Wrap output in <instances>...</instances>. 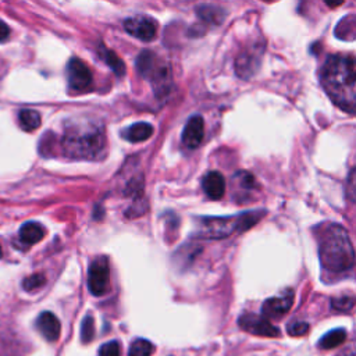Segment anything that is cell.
Listing matches in <instances>:
<instances>
[{
  "label": "cell",
  "mask_w": 356,
  "mask_h": 356,
  "mask_svg": "<svg viewBox=\"0 0 356 356\" xmlns=\"http://www.w3.org/2000/svg\"><path fill=\"white\" fill-rule=\"evenodd\" d=\"M355 60L350 56L332 54L323 67L321 85L331 100L348 113L355 111Z\"/></svg>",
  "instance_id": "obj_1"
},
{
  "label": "cell",
  "mask_w": 356,
  "mask_h": 356,
  "mask_svg": "<svg viewBox=\"0 0 356 356\" xmlns=\"http://www.w3.org/2000/svg\"><path fill=\"white\" fill-rule=\"evenodd\" d=\"M65 156L79 160H100L107 152L106 132L102 124L85 122L65 131L61 138Z\"/></svg>",
  "instance_id": "obj_2"
},
{
  "label": "cell",
  "mask_w": 356,
  "mask_h": 356,
  "mask_svg": "<svg viewBox=\"0 0 356 356\" xmlns=\"http://www.w3.org/2000/svg\"><path fill=\"white\" fill-rule=\"evenodd\" d=\"M318 254L321 266L331 273L350 270L355 261V252L346 229L337 224L328 225L320 234Z\"/></svg>",
  "instance_id": "obj_3"
},
{
  "label": "cell",
  "mask_w": 356,
  "mask_h": 356,
  "mask_svg": "<svg viewBox=\"0 0 356 356\" xmlns=\"http://www.w3.org/2000/svg\"><path fill=\"white\" fill-rule=\"evenodd\" d=\"M264 210H249L229 217H200L197 218L196 236L203 239H221L232 234H239L263 218Z\"/></svg>",
  "instance_id": "obj_4"
},
{
  "label": "cell",
  "mask_w": 356,
  "mask_h": 356,
  "mask_svg": "<svg viewBox=\"0 0 356 356\" xmlns=\"http://www.w3.org/2000/svg\"><path fill=\"white\" fill-rule=\"evenodd\" d=\"M136 68L142 76L150 81L154 95L161 97L170 92L171 70L165 63L160 61L153 51H142L136 60Z\"/></svg>",
  "instance_id": "obj_5"
},
{
  "label": "cell",
  "mask_w": 356,
  "mask_h": 356,
  "mask_svg": "<svg viewBox=\"0 0 356 356\" xmlns=\"http://www.w3.org/2000/svg\"><path fill=\"white\" fill-rule=\"evenodd\" d=\"M88 288L92 295L102 296L110 289V267L104 256L95 259L88 271Z\"/></svg>",
  "instance_id": "obj_6"
},
{
  "label": "cell",
  "mask_w": 356,
  "mask_h": 356,
  "mask_svg": "<svg viewBox=\"0 0 356 356\" xmlns=\"http://www.w3.org/2000/svg\"><path fill=\"white\" fill-rule=\"evenodd\" d=\"M67 78H68L70 89L75 92L89 90L93 83V78L89 67L79 58H71L68 61Z\"/></svg>",
  "instance_id": "obj_7"
},
{
  "label": "cell",
  "mask_w": 356,
  "mask_h": 356,
  "mask_svg": "<svg viewBox=\"0 0 356 356\" xmlns=\"http://www.w3.org/2000/svg\"><path fill=\"white\" fill-rule=\"evenodd\" d=\"M239 327L257 337H268V338H277L281 335L280 330L273 325L268 320H266L263 316H257L253 313H245L238 320Z\"/></svg>",
  "instance_id": "obj_8"
},
{
  "label": "cell",
  "mask_w": 356,
  "mask_h": 356,
  "mask_svg": "<svg viewBox=\"0 0 356 356\" xmlns=\"http://www.w3.org/2000/svg\"><path fill=\"white\" fill-rule=\"evenodd\" d=\"M124 28L125 31L132 35L134 38L143 40V42H150L156 38L157 32V25L150 17L145 15H136L127 18L124 21Z\"/></svg>",
  "instance_id": "obj_9"
},
{
  "label": "cell",
  "mask_w": 356,
  "mask_h": 356,
  "mask_svg": "<svg viewBox=\"0 0 356 356\" xmlns=\"http://www.w3.org/2000/svg\"><path fill=\"white\" fill-rule=\"evenodd\" d=\"M292 305H293V292L286 291L281 296H275V298H270V299L264 300V303L261 306V316L266 320L281 318L282 316H285L289 312Z\"/></svg>",
  "instance_id": "obj_10"
},
{
  "label": "cell",
  "mask_w": 356,
  "mask_h": 356,
  "mask_svg": "<svg viewBox=\"0 0 356 356\" xmlns=\"http://www.w3.org/2000/svg\"><path fill=\"white\" fill-rule=\"evenodd\" d=\"M204 138V121L200 115H192L184 127L182 143L188 149H196L200 146Z\"/></svg>",
  "instance_id": "obj_11"
},
{
  "label": "cell",
  "mask_w": 356,
  "mask_h": 356,
  "mask_svg": "<svg viewBox=\"0 0 356 356\" xmlns=\"http://www.w3.org/2000/svg\"><path fill=\"white\" fill-rule=\"evenodd\" d=\"M256 191V179L248 171H239L232 177V193L239 203L249 202L250 195Z\"/></svg>",
  "instance_id": "obj_12"
},
{
  "label": "cell",
  "mask_w": 356,
  "mask_h": 356,
  "mask_svg": "<svg viewBox=\"0 0 356 356\" xmlns=\"http://www.w3.org/2000/svg\"><path fill=\"white\" fill-rule=\"evenodd\" d=\"M36 327L40 331V334L44 337V339L49 342H54L60 337L61 325L58 318L51 312L40 313L36 320Z\"/></svg>",
  "instance_id": "obj_13"
},
{
  "label": "cell",
  "mask_w": 356,
  "mask_h": 356,
  "mask_svg": "<svg viewBox=\"0 0 356 356\" xmlns=\"http://www.w3.org/2000/svg\"><path fill=\"white\" fill-rule=\"evenodd\" d=\"M202 186L204 193L213 200H220L225 193V179L218 171L207 172L202 181Z\"/></svg>",
  "instance_id": "obj_14"
},
{
  "label": "cell",
  "mask_w": 356,
  "mask_h": 356,
  "mask_svg": "<svg viewBox=\"0 0 356 356\" xmlns=\"http://www.w3.org/2000/svg\"><path fill=\"white\" fill-rule=\"evenodd\" d=\"M121 135L128 142L139 143V142L149 139L153 135V125L149 122H145V121H139V122H135V124L127 127L125 129H122Z\"/></svg>",
  "instance_id": "obj_15"
},
{
  "label": "cell",
  "mask_w": 356,
  "mask_h": 356,
  "mask_svg": "<svg viewBox=\"0 0 356 356\" xmlns=\"http://www.w3.org/2000/svg\"><path fill=\"white\" fill-rule=\"evenodd\" d=\"M18 236L24 245L29 246V245H33V243L42 241V238L44 236V228L39 222L29 221V222H25L19 228Z\"/></svg>",
  "instance_id": "obj_16"
},
{
  "label": "cell",
  "mask_w": 356,
  "mask_h": 356,
  "mask_svg": "<svg viewBox=\"0 0 356 356\" xmlns=\"http://www.w3.org/2000/svg\"><path fill=\"white\" fill-rule=\"evenodd\" d=\"M346 339V331L343 328H335L330 332H327L320 341H318V348L327 350V349H334L343 343Z\"/></svg>",
  "instance_id": "obj_17"
},
{
  "label": "cell",
  "mask_w": 356,
  "mask_h": 356,
  "mask_svg": "<svg viewBox=\"0 0 356 356\" xmlns=\"http://www.w3.org/2000/svg\"><path fill=\"white\" fill-rule=\"evenodd\" d=\"M18 124L24 131H35L40 125V114L36 110H21L18 114Z\"/></svg>",
  "instance_id": "obj_18"
},
{
  "label": "cell",
  "mask_w": 356,
  "mask_h": 356,
  "mask_svg": "<svg viewBox=\"0 0 356 356\" xmlns=\"http://www.w3.org/2000/svg\"><path fill=\"white\" fill-rule=\"evenodd\" d=\"M153 350H154V346L150 341L139 338L131 343L128 356H152Z\"/></svg>",
  "instance_id": "obj_19"
},
{
  "label": "cell",
  "mask_w": 356,
  "mask_h": 356,
  "mask_svg": "<svg viewBox=\"0 0 356 356\" xmlns=\"http://www.w3.org/2000/svg\"><path fill=\"white\" fill-rule=\"evenodd\" d=\"M102 56H103L104 61L107 63V65L114 71V74L117 76H122L125 74V64H124V61L113 50L104 49Z\"/></svg>",
  "instance_id": "obj_20"
},
{
  "label": "cell",
  "mask_w": 356,
  "mask_h": 356,
  "mask_svg": "<svg viewBox=\"0 0 356 356\" xmlns=\"http://www.w3.org/2000/svg\"><path fill=\"white\" fill-rule=\"evenodd\" d=\"M221 11H224V10L217 8L214 6H200L197 8V15L202 17L204 21L214 22V24H221V21L224 18Z\"/></svg>",
  "instance_id": "obj_21"
},
{
  "label": "cell",
  "mask_w": 356,
  "mask_h": 356,
  "mask_svg": "<svg viewBox=\"0 0 356 356\" xmlns=\"http://www.w3.org/2000/svg\"><path fill=\"white\" fill-rule=\"evenodd\" d=\"M95 338V321L92 316H86L81 324V341L83 343L90 342Z\"/></svg>",
  "instance_id": "obj_22"
},
{
  "label": "cell",
  "mask_w": 356,
  "mask_h": 356,
  "mask_svg": "<svg viewBox=\"0 0 356 356\" xmlns=\"http://www.w3.org/2000/svg\"><path fill=\"white\" fill-rule=\"evenodd\" d=\"M46 282V278L43 274L38 273V274H32L29 277H26L22 282V286L25 291H33V289H38L40 288L43 284Z\"/></svg>",
  "instance_id": "obj_23"
},
{
  "label": "cell",
  "mask_w": 356,
  "mask_h": 356,
  "mask_svg": "<svg viewBox=\"0 0 356 356\" xmlns=\"http://www.w3.org/2000/svg\"><path fill=\"white\" fill-rule=\"evenodd\" d=\"M331 305H332V307L337 309V310L346 312V310H350V309H352V306H353V298H350V296L337 298V299H332Z\"/></svg>",
  "instance_id": "obj_24"
},
{
  "label": "cell",
  "mask_w": 356,
  "mask_h": 356,
  "mask_svg": "<svg viewBox=\"0 0 356 356\" xmlns=\"http://www.w3.org/2000/svg\"><path fill=\"white\" fill-rule=\"evenodd\" d=\"M99 356H120V345L117 341L107 342L102 345L99 350Z\"/></svg>",
  "instance_id": "obj_25"
},
{
  "label": "cell",
  "mask_w": 356,
  "mask_h": 356,
  "mask_svg": "<svg viewBox=\"0 0 356 356\" xmlns=\"http://www.w3.org/2000/svg\"><path fill=\"white\" fill-rule=\"evenodd\" d=\"M307 331H309V324L305 321H296V323L288 325V334L292 337L305 335Z\"/></svg>",
  "instance_id": "obj_26"
},
{
  "label": "cell",
  "mask_w": 356,
  "mask_h": 356,
  "mask_svg": "<svg viewBox=\"0 0 356 356\" xmlns=\"http://www.w3.org/2000/svg\"><path fill=\"white\" fill-rule=\"evenodd\" d=\"M10 35V28L0 19V42H4Z\"/></svg>",
  "instance_id": "obj_27"
},
{
  "label": "cell",
  "mask_w": 356,
  "mask_h": 356,
  "mask_svg": "<svg viewBox=\"0 0 356 356\" xmlns=\"http://www.w3.org/2000/svg\"><path fill=\"white\" fill-rule=\"evenodd\" d=\"M1 254H3V252H1V248H0V257H1Z\"/></svg>",
  "instance_id": "obj_28"
}]
</instances>
